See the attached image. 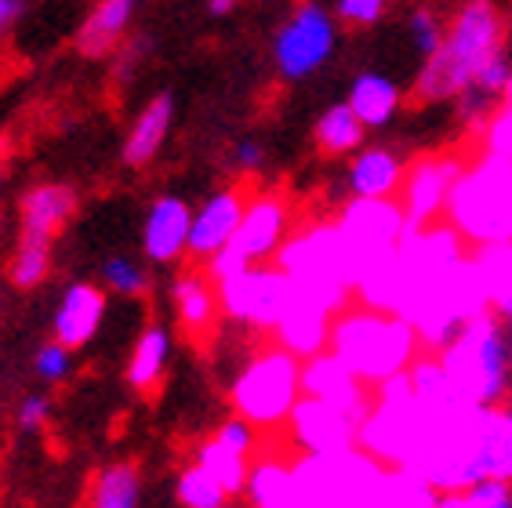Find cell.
I'll return each instance as SVG.
<instances>
[{
	"label": "cell",
	"instance_id": "cell-32",
	"mask_svg": "<svg viewBox=\"0 0 512 508\" xmlns=\"http://www.w3.org/2000/svg\"><path fill=\"white\" fill-rule=\"evenodd\" d=\"M407 378H411V392L418 396V400H429V403H454L458 400L454 389H451V378H447L444 363H440L436 352H425V349L418 352L414 363L407 367Z\"/></svg>",
	"mask_w": 512,
	"mask_h": 508
},
{
	"label": "cell",
	"instance_id": "cell-35",
	"mask_svg": "<svg viewBox=\"0 0 512 508\" xmlns=\"http://www.w3.org/2000/svg\"><path fill=\"white\" fill-rule=\"evenodd\" d=\"M440 490L411 469H393V501L396 508H436Z\"/></svg>",
	"mask_w": 512,
	"mask_h": 508
},
{
	"label": "cell",
	"instance_id": "cell-25",
	"mask_svg": "<svg viewBox=\"0 0 512 508\" xmlns=\"http://www.w3.org/2000/svg\"><path fill=\"white\" fill-rule=\"evenodd\" d=\"M364 138H367V127L349 109V102L327 106L313 124V142L324 157H335V160L353 157L356 149H364Z\"/></svg>",
	"mask_w": 512,
	"mask_h": 508
},
{
	"label": "cell",
	"instance_id": "cell-41",
	"mask_svg": "<svg viewBox=\"0 0 512 508\" xmlns=\"http://www.w3.org/2000/svg\"><path fill=\"white\" fill-rule=\"evenodd\" d=\"M469 508H512V483L505 479H480L473 487H465Z\"/></svg>",
	"mask_w": 512,
	"mask_h": 508
},
{
	"label": "cell",
	"instance_id": "cell-26",
	"mask_svg": "<svg viewBox=\"0 0 512 508\" xmlns=\"http://www.w3.org/2000/svg\"><path fill=\"white\" fill-rule=\"evenodd\" d=\"M273 342L284 345L287 352H295L298 360H309L316 352H324L327 342H331V320L320 313H309V309L287 305L284 320L276 323Z\"/></svg>",
	"mask_w": 512,
	"mask_h": 508
},
{
	"label": "cell",
	"instance_id": "cell-46",
	"mask_svg": "<svg viewBox=\"0 0 512 508\" xmlns=\"http://www.w3.org/2000/svg\"><path fill=\"white\" fill-rule=\"evenodd\" d=\"M233 11H237V0H207V15L211 19H226Z\"/></svg>",
	"mask_w": 512,
	"mask_h": 508
},
{
	"label": "cell",
	"instance_id": "cell-19",
	"mask_svg": "<svg viewBox=\"0 0 512 508\" xmlns=\"http://www.w3.org/2000/svg\"><path fill=\"white\" fill-rule=\"evenodd\" d=\"M171 298H175V316L178 327L189 334V338H207L215 331L218 316H222V305H218V287L215 280L207 276V269H186V273L175 276L171 284Z\"/></svg>",
	"mask_w": 512,
	"mask_h": 508
},
{
	"label": "cell",
	"instance_id": "cell-12",
	"mask_svg": "<svg viewBox=\"0 0 512 508\" xmlns=\"http://www.w3.org/2000/svg\"><path fill=\"white\" fill-rule=\"evenodd\" d=\"M291 229H295L291 225V196L280 189H258V193H247L244 218L237 225V236L229 240V251L240 254L247 265L273 262Z\"/></svg>",
	"mask_w": 512,
	"mask_h": 508
},
{
	"label": "cell",
	"instance_id": "cell-36",
	"mask_svg": "<svg viewBox=\"0 0 512 508\" xmlns=\"http://www.w3.org/2000/svg\"><path fill=\"white\" fill-rule=\"evenodd\" d=\"M483 153H494V157H502L512 164V109L509 106H498L487 117V124L480 127V135H476Z\"/></svg>",
	"mask_w": 512,
	"mask_h": 508
},
{
	"label": "cell",
	"instance_id": "cell-48",
	"mask_svg": "<svg viewBox=\"0 0 512 508\" xmlns=\"http://www.w3.org/2000/svg\"><path fill=\"white\" fill-rule=\"evenodd\" d=\"M218 508H251V505H237V498H229V501H222Z\"/></svg>",
	"mask_w": 512,
	"mask_h": 508
},
{
	"label": "cell",
	"instance_id": "cell-14",
	"mask_svg": "<svg viewBox=\"0 0 512 508\" xmlns=\"http://www.w3.org/2000/svg\"><path fill=\"white\" fill-rule=\"evenodd\" d=\"M302 396L331 403V407L353 414V418H360V421H364L367 414H371V407H375V392H371V385H364V381L356 378L331 349L302 360Z\"/></svg>",
	"mask_w": 512,
	"mask_h": 508
},
{
	"label": "cell",
	"instance_id": "cell-8",
	"mask_svg": "<svg viewBox=\"0 0 512 508\" xmlns=\"http://www.w3.org/2000/svg\"><path fill=\"white\" fill-rule=\"evenodd\" d=\"M335 225L345 240V251H349V280H353V291L375 265H382L385 258H393L396 247L404 244V236L411 233L400 200H360V196H353L338 211Z\"/></svg>",
	"mask_w": 512,
	"mask_h": 508
},
{
	"label": "cell",
	"instance_id": "cell-49",
	"mask_svg": "<svg viewBox=\"0 0 512 508\" xmlns=\"http://www.w3.org/2000/svg\"><path fill=\"white\" fill-rule=\"evenodd\" d=\"M0 182H4V157H0Z\"/></svg>",
	"mask_w": 512,
	"mask_h": 508
},
{
	"label": "cell",
	"instance_id": "cell-10",
	"mask_svg": "<svg viewBox=\"0 0 512 508\" xmlns=\"http://www.w3.org/2000/svg\"><path fill=\"white\" fill-rule=\"evenodd\" d=\"M291 280H306V284H345L353 291L349 280V251L338 233L335 222H309L302 229H291L280 251L273 258Z\"/></svg>",
	"mask_w": 512,
	"mask_h": 508
},
{
	"label": "cell",
	"instance_id": "cell-6",
	"mask_svg": "<svg viewBox=\"0 0 512 508\" xmlns=\"http://www.w3.org/2000/svg\"><path fill=\"white\" fill-rule=\"evenodd\" d=\"M298 400H302V360L276 342L258 349L229 385L233 414L251 421L258 432L284 429Z\"/></svg>",
	"mask_w": 512,
	"mask_h": 508
},
{
	"label": "cell",
	"instance_id": "cell-39",
	"mask_svg": "<svg viewBox=\"0 0 512 508\" xmlns=\"http://www.w3.org/2000/svg\"><path fill=\"white\" fill-rule=\"evenodd\" d=\"M385 8H389V0H335L331 4L335 19L345 22L349 30H371L375 22H382Z\"/></svg>",
	"mask_w": 512,
	"mask_h": 508
},
{
	"label": "cell",
	"instance_id": "cell-38",
	"mask_svg": "<svg viewBox=\"0 0 512 508\" xmlns=\"http://www.w3.org/2000/svg\"><path fill=\"white\" fill-rule=\"evenodd\" d=\"M33 371H37L40 381H48V385H59V381L69 378V371H73V352L66 349L62 342H44L37 349V356H33Z\"/></svg>",
	"mask_w": 512,
	"mask_h": 508
},
{
	"label": "cell",
	"instance_id": "cell-21",
	"mask_svg": "<svg viewBox=\"0 0 512 508\" xmlns=\"http://www.w3.org/2000/svg\"><path fill=\"white\" fill-rule=\"evenodd\" d=\"M171 124H175V95L160 91L138 109V117L131 120L128 138H124V164L128 167H149L160 157V149L168 142Z\"/></svg>",
	"mask_w": 512,
	"mask_h": 508
},
{
	"label": "cell",
	"instance_id": "cell-4",
	"mask_svg": "<svg viewBox=\"0 0 512 508\" xmlns=\"http://www.w3.org/2000/svg\"><path fill=\"white\" fill-rule=\"evenodd\" d=\"M444 222L469 247L509 244L512 240V164L494 153H476L465 164Z\"/></svg>",
	"mask_w": 512,
	"mask_h": 508
},
{
	"label": "cell",
	"instance_id": "cell-3",
	"mask_svg": "<svg viewBox=\"0 0 512 508\" xmlns=\"http://www.w3.org/2000/svg\"><path fill=\"white\" fill-rule=\"evenodd\" d=\"M327 349L335 352L364 385L375 389L378 381L407 371L414 356L422 352V342H418V334L404 316L353 302L331 320Z\"/></svg>",
	"mask_w": 512,
	"mask_h": 508
},
{
	"label": "cell",
	"instance_id": "cell-27",
	"mask_svg": "<svg viewBox=\"0 0 512 508\" xmlns=\"http://www.w3.org/2000/svg\"><path fill=\"white\" fill-rule=\"evenodd\" d=\"M193 461L215 479L218 487L226 490L229 498H240V494H244L247 472H251V458H247V454L226 447V443H218L215 436H207V440H200L197 450H193Z\"/></svg>",
	"mask_w": 512,
	"mask_h": 508
},
{
	"label": "cell",
	"instance_id": "cell-20",
	"mask_svg": "<svg viewBox=\"0 0 512 508\" xmlns=\"http://www.w3.org/2000/svg\"><path fill=\"white\" fill-rule=\"evenodd\" d=\"M404 157L389 146H364L349 160V193L360 200H396L404 186Z\"/></svg>",
	"mask_w": 512,
	"mask_h": 508
},
{
	"label": "cell",
	"instance_id": "cell-7",
	"mask_svg": "<svg viewBox=\"0 0 512 508\" xmlns=\"http://www.w3.org/2000/svg\"><path fill=\"white\" fill-rule=\"evenodd\" d=\"M338 51V19L320 0H298L291 15L276 26L273 66L280 80L302 84L316 77Z\"/></svg>",
	"mask_w": 512,
	"mask_h": 508
},
{
	"label": "cell",
	"instance_id": "cell-40",
	"mask_svg": "<svg viewBox=\"0 0 512 508\" xmlns=\"http://www.w3.org/2000/svg\"><path fill=\"white\" fill-rule=\"evenodd\" d=\"M218 443H226V447H233V450H240V454H255V447H258V429L251 425V421H244L240 414H233V418H226L222 425H218L215 432H211Z\"/></svg>",
	"mask_w": 512,
	"mask_h": 508
},
{
	"label": "cell",
	"instance_id": "cell-44",
	"mask_svg": "<svg viewBox=\"0 0 512 508\" xmlns=\"http://www.w3.org/2000/svg\"><path fill=\"white\" fill-rule=\"evenodd\" d=\"M229 160H233V167H237L240 175H255L258 167L266 164V146L258 138H240L237 146H233V153H229Z\"/></svg>",
	"mask_w": 512,
	"mask_h": 508
},
{
	"label": "cell",
	"instance_id": "cell-42",
	"mask_svg": "<svg viewBox=\"0 0 512 508\" xmlns=\"http://www.w3.org/2000/svg\"><path fill=\"white\" fill-rule=\"evenodd\" d=\"M509 73H512V62L502 51L498 59H491L480 73H476V80L469 84V88H476V91H483V95H491V98L502 102V91H505V84H509Z\"/></svg>",
	"mask_w": 512,
	"mask_h": 508
},
{
	"label": "cell",
	"instance_id": "cell-2",
	"mask_svg": "<svg viewBox=\"0 0 512 508\" xmlns=\"http://www.w3.org/2000/svg\"><path fill=\"white\" fill-rule=\"evenodd\" d=\"M269 508H396L393 469L360 447L298 454L287 494Z\"/></svg>",
	"mask_w": 512,
	"mask_h": 508
},
{
	"label": "cell",
	"instance_id": "cell-9",
	"mask_svg": "<svg viewBox=\"0 0 512 508\" xmlns=\"http://www.w3.org/2000/svg\"><path fill=\"white\" fill-rule=\"evenodd\" d=\"M215 287L222 316L258 334H273L291 305V280L276 262L247 265L244 273L229 276Z\"/></svg>",
	"mask_w": 512,
	"mask_h": 508
},
{
	"label": "cell",
	"instance_id": "cell-16",
	"mask_svg": "<svg viewBox=\"0 0 512 508\" xmlns=\"http://www.w3.org/2000/svg\"><path fill=\"white\" fill-rule=\"evenodd\" d=\"M189 225H193V211H189L182 196H157L146 211V225H142V254H146V262H182L189 247Z\"/></svg>",
	"mask_w": 512,
	"mask_h": 508
},
{
	"label": "cell",
	"instance_id": "cell-17",
	"mask_svg": "<svg viewBox=\"0 0 512 508\" xmlns=\"http://www.w3.org/2000/svg\"><path fill=\"white\" fill-rule=\"evenodd\" d=\"M77 204V189L66 182H40V186L26 189L19 204V236L55 244V236L77 215Z\"/></svg>",
	"mask_w": 512,
	"mask_h": 508
},
{
	"label": "cell",
	"instance_id": "cell-11",
	"mask_svg": "<svg viewBox=\"0 0 512 508\" xmlns=\"http://www.w3.org/2000/svg\"><path fill=\"white\" fill-rule=\"evenodd\" d=\"M469 157L465 153H425V157L411 160L404 171V186L396 193L400 207H404L407 229H425L433 222H444L447 200H451L458 178H462Z\"/></svg>",
	"mask_w": 512,
	"mask_h": 508
},
{
	"label": "cell",
	"instance_id": "cell-47",
	"mask_svg": "<svg viewBox=\"0 0 512 508\" xmlns=\"http://www.w3.org/2000/svg\"><path fill=\"white\" fill-rule=\"evenodd\" d=\"M502 106L512 109V73H509V84H505V91H502Z\"/></svg>",
	"mask_w": 512,
	"mask_h": 508
},
{
	"label": "cell",
	"instance_id": "cell-28",
	"mask_svg": "<svg viewBox=\"0 0 512 508\" xmlns=\"http://www.w3.org/2000/svg\"><path fill=\"white\" fill-rule=\"evenodd\" d=\"M142 501V472L135 461H113L91 479L88 508H138Z\"/></svg>",
	"mask_w": 512,
	"mask_h": 508
},
{
	"label": "cell",
	"instance_id": "cell-18",
	"mask_svg": "<svg viewBox=\"0 0 512 508\" xmlns=\"http://www.w3.org/2000/svg\"><path fill=\"white\" fill-rule=\"evenodd\" d=\"M102 320H106V291L99 284L80 280L62 291L55 320H51V338L66 345L69 352L84 349L99 334Z\"/></svg>",
	"mask_w": 512,
	"mask_h": 508
},
{
	"label": "cell",
	"instance_id": "cell-24",
	"mask_svg": "<svg viewBox=\"0 0 512 508\" xmlns=\"http://www.w3.org/2000/svg\"><path fill=\"white\" fill-rule=\"evenodd\" d=\"M171 360V334L164 323H149L142 327V334L135 338V349L128 356V385L142 396H153V392L164 385V374H168Z\"/></svg>",
	"mask_w": 512,
	"mask_h": 508
},
{
	"label": "cell",
	"instance_id": "cell-30",
	"mask_svg": "<svg viewBox=\"0 0 512 508\" xmlns=\"http://www.w3.org/2000/svg\"><path fill=\"white\" fill-rule=\"evenodd\" d=\"M483 479L512 483V407H487L483 421Z\"/></svg>",
	"mask_w": 512,
	"mask_h": 508
},
{
	"label": "cell",
	"instance_id": "cell-13",
	"mask_svg": "<svg viewBox=\"0 0 512 508\" xmlns=\"http://www.w3.org/2000/svg\"><path fill=\"white\" fill-rule=\"evenodd\" d=\"M360 425L364 421L353 418V414L338 411V407H331L324 400H313V396H302L284 429L287 454L298 458V454H338V450H349L356 447Z\"/></svg>",
	"mask_w": 512,
	"mask_h": 508
},
{
	"label": "cell",
	"instance_id": "cell-34",
	"mask_svg": "<svg viewBox=\"0 0 512 508\" xmlns=\"http://www.w3.org/2000/svg\"><path fill=\"white\" fill-rule=\"evenodd\" d=\"M175 498L182 508H218L222 501H229V494L200 469L197 461H189L175 479Z\"/></svg>",
	"mask_w": 512,
	"mask_h": 508
},
{
	"label": "cell",
	"instance_id": "cell-33",
	"mask_svg": "<svg viewBox=\"0 0 512 508\" xmlns=\"http://www.w3.org/2000/svg\"><path fill=\"white\" fill-rule=\"evenodd\" d=\"M102 287L120 298H142L149 291V269L131 254H113L102 262Z\"/></svg>",
	"mask_w": 512,
	"mask_h": 508
},
{
	"label": "cell",
	"instance_id": "cell-31",
	"mask_svg": "<svg viewBox=\"0 0 512 508\" xmlns=\"http://www.w3.org/2000/svg\"><path fill=\"white\" fill-rule=\"evenodd\" d=\"M8 276L15 291H33V287H40L51 276V244L19 236L15 254H11Z\"/></svg>",
	"mask_w": 512,
	"mask_h": 508
},
{
	"label": "cell",
	"instance_id": "cell-37",
	"mask_svg": "<svg viewBox=\"0 0 512 508\" xmlns=\"http://www.w3.org/2000/svg\"><path fill=\"white\" fill-rule=\"evenodd\" d=\"M407 33H411L414 51H418L422 59H429V55L440 48V40H444V22L436 19V11L414 8L411 15H407Z\"/></svg>",
	"mask_w": 512,
	"mask_h": 508
},
{
	"label": "cell",
	"instance_id": "cell-5",
	"mask_svg": "<svg viewBox=\"0 0 512 508\" xmlns=\"http://www.w3.org/2000/svg\"><path fill=\"white\" fill-rule=\"evenodd\" d=\"M451 378L454 396L469 407H498L509 392V345L502 320L483 313L469 320L444 349L436 352Z\"/></svg>",
	"mask_w": 512,
	"mask_h": 508
},
{
	"label": "cell",
	"instance_id": "cell-15",
	"mask_svg": "<svg viewBox=\"0 0 512 508\" xmlns=\"http://www.w3.org/2000/svg\"><path fill=\"white\" fill-rule=\"evenodd\" d=\"M247 207V189L244 186H222L207 196L200 211H193V225H189V247L186 258L193 262H207L215 258L222 247H229V240L237 236V225L244 218Z\"/></svg>",
	"mask_w": 512,
	"mask_h": 508
},
{
	"label": "cell",
	"instance_id": "cell-45",
	"mask_svg": "<svg viewBox=\"0 0 512 508\" xmlns=\"http://www.w3.org/2000/svg\"><path fill=\"white\" fill-rule=\"evenodd\" d=\"M22 15H26V0H0V37L19 26Z\"/></svg>",
	"mask_w": 512,
	"mask_h": 508
},
{
	"label": "cell",
	"instance_id": "cell-23",
	"mask_svg": "<svg viewBox=\"0 0 512 508\" xmlns=\"http://www.w3.org/2000/svg\"><path fill=\"white\" fill-rule=\"evenodd\" d=\"M349 109H353L360 124L367 131H382L396 120L400 106H404V91L396 84L393 77H385L378 69H364V73H356L353 84H349Z\"/></svg>",
	"mask_w": 512,
	"mask_h": 508
},
{
	"label": "cell",
	"instance_id": "cell-22",
	"mask_svg": "<svg viewBox=\"0 0 512 508\" xmlns=\"http://www.w3.org/2000/svg\"><path fill=\"white\" fill-rule=\"evenodd\" d=\"M142 0H99L91 15L80 22L77 30V51L84 59H106L120 48V40L135 22V11Z\"/></svg>",
	"mask_w": 512,
	"mask_h": 508
},
{
	"label": "cell",
	"instance_id": "cell-43",
	"mask_svg": "<svg viewBox=\"0 0 512 508\" xmlns=\"http://www.w3.org/2000/svg\"><path fill=\"white\" fill-rule=\"evenodd\" d=\"M15 421H19L22 432L48 429V421H51V400H48V396H26V400L19 403V411H15Z\"/></svg>",
	"mask_w": 512,
	"mask_h": 508
},
{
	"label": "cell",
	"instance_id": "cell-29",
	"mask_svg": "<svg viewBox=\"0 0 512 508\" xmlns=\"http://www.w3.org/2000/svg\"><path fill=\"white\" fill-rule=\"evenodd\" d=\"M487 291H491V313L502 323H512V240L509 244L473 247Z\"/></svg>",
	"mask_w": 512,
	"mask_h": 508
},
{
	"label": "cell",
	"instance_id": "cell-1",
	"mask_svg": "<svg viewBox=\"0 0 512 508\" xmlns=\"http://www.w3.org/2000/svg\"><path fill=\"white\" fill-rule=\"evenodd\" d=\"M505 51V15L494 0H462L444 26L440 48L422 59L414 77V102H454L483 66Z\"/></svg>",
	"mask_w": 512,
	"mask_h": 508
}]
</instances>
